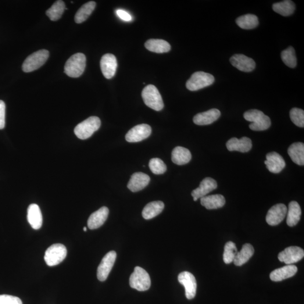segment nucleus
Here are the masks:
<instances>
[{
    "mask_svg": "<svg viewBox=\"0 0 304 304\" xmlns=\"http://www.w3.org/2000/svg\"><path fill=\"white\" fill-rule=\"evenodd\" d=\"M245 119L252 123L249 125L250 129L260 131L268 129L271 126L270 118L261 110L251 109L243 114Z\"/></svg>",
    "mask_w": 304,
    "mask_h": 304,
    "instance_id": "f257e3e1",
    "label": "nucleus"
},
{
    "mask_svg": "<svg viewBox=\"0 0 304 304\" xmlns=\"http://www.w3.org/2000/svg\"><path fill=\"white\" fill-rule=\"evenodd\" d=\"M86 61L87 58L84 54H75L67 61L64 66V72L70 77H79L85 71Z\"/></svg>",
    "mask_w": 304,
    "mask_h": 304,
    "instance_id": "f03ea898",
    "label": "nucleus"
},
{
    "mask_svg": "<svg viewBox=\"0 0 304 304\" xmlns=\"http://www.w3.org/2000/svg\"><path fill=\"white\" fill-rule=\"evenodd\" d=\"M101 121L99 118L92 116L78 124L74 132L77 137L85 140L91 137L93 134L101 127Z\"/></svg>",
    "mask_w": 304,
    "mask_h": 304,
    "instance_id": "7ed1b4c3",
    "label": "nucleus"
},
{
    "mask_svg": "<svg viewBox=\"0 0 304 304\" xmlns=\"http://www.w3.org/2000/svg\"><path fill=\"white\" fill-rule=\"evenodd\" d=\"M142 98L146 106L156 111L161 110L164 104L161 95L157 88L153 85H149L143 89Z\"/></svg>",
    "mask_w": 304,
    "mask_h": 304,
    "instance_id": "20e7f679",
    "label": "nucleus"
},
{
    "mask_svg": "<svg viewBox=\"0 0 304 304\" xmlns=\"http://www.w3.org/2000/svg\"><path fill=\"white\" fill-rule=\"evenodd\" d=\"M130 287L139 291L148 290L151 285L149 274L142 268L136 267L129 280Z\"/></svg>",
    "mask_w": 304,
    "mask_h": 304,
    "instance_id": "39448f33",
    "label": "nucleus"
},
{
    "mask_svg": "<svg viewBox=\"0 0 304 304\" xmlns=\"http://www.w3.org/2000/svg\"><path fill=\"white\" fill-rule=\"evenodd\" d=\"M215 78L212 74L204 72H197L192 75L186 84L189 90L195 91L213 84Z\"/></svg>",
    "mask_w": 304,
    "mask_h": 304,
    "instance_id": "423d86ee",
    "label": "nucleus"
},
{
    "mask_svg": "<svg viewBox=\"0 0 304 304\" xmlns=\"http://www.w3.org/2000/svg\"><path fill=\"white\" fill-rule=\"evenodd\" d=\"M49 56V52L45 49L32 54L24 60L22 66L23 71L27 73L38 69L44 65Z\"/></svg>",
    "mask_w": 304,
    "mask_h": 304,
    "instance_id": "0eeeda50",
    "label": "nucleus"
},
{
    "mask_svg": "<svg viewBox=\"0 0 304 304\" xmlns=\"http://www.w3.org/2000/svg\"><path fill=\"white\" fill-rule=\"evenodd\" d=\"M67 251L65 246L60 243L54 244L46 250L44 259L50 267L57 266L65 259Z\"/></svg>",
    "mask_w": 304,
    "mask_h": 304,
    "instance_id": "6e6552de",
    "label": "nucleus"
},
{
    "mask_svg": "<svg viewBox=\"0 0 304 304\" xmlns=\"http://www.w3.org/2000/svg\"><path fill=\"white\" fill-rule=\"evenodd\" d=\"M304 256V250L298 246H291L285 249L278 254V259L286 265H292L302 260Z\"/></svg>",
    "mask_w": 304,
    "mask_h": 304,
    "instance_id": "1a4fd4ad",
    "label": "nucleus"
},
{
    "mask_svg": "<svg viewBox=\"0 0 304 304\" xmlns=\"http://www.w3.org/2000/svg\"><path fill=\"white\" fill-rule=\"evenodd\" d=\"M116 257L117 253L114 251L107 253L103 257L97 270V277L100 281H105L108 278L116 262Z\"/></svg>",
    "mask_w": 304,
    "mask_h": 304,
    "instance_id": "9d476101",
    "label": "nucleus"
},
{
    "mask_svg": "<svg viewBox=\"0 0 304 304\" xmlns=\"http://www.w3.org/2000/svg\"><path fill=\"white\" fill-rule=\"evenodd\" d=\"M152 128L147 124H141L132 127L126 135V140L130 143L141 142L151 134Z\"/></svg>",
    "mask_w": 304,
    "mask_h": 304,
    "instance_id": "9b49d317",
    "label": "nucleus"
},
{
    "mask_svg": "<svg viewBox=\"0 0 304 304\" xmlns=\"http://www.w3.org/2000/svg\"><path fill=\"white\" fill-rule=\"evenodd\" d=\"M178 281L184 286L186 298L189 300L194 298L197 287L194 275L188 271H183L179 274Z\"/></svg>",
    "mask_w": 304,
    "mask_h": 304,
    "instance_id": "f8f14e48",
    "label": "nucleus"
},
{
    "mask_svg": "<svg viewBox=\"0 0 304 304\" xmlns=\"http://www.w3.org/2000/svg\"><path fill=\"white\" fill-rule=\"evenodd\" d=\"M287 207L284 204L278 203L273 206L268 211L266 221L271 226H275L283 221L287 215Z\"/></svg>",
    "mask_w": 304,
    "mask_h": 304,
    "instance_id": "ddd939ff",
    "label": "nucleus"
},
{
    "mask_svg": "<svg viewBox=\"0 0 304 304\" xmlns=\"http://www.w3.org/2000/svg\"><path fill=\"white\" fill-rule=\"evenodd\" d=\"M266 158L264 163L270 173L278 174L284 169L286 162L280 154L275 152H270L267 154Z\"/></svg>",
    "mask_w": 304,
    "mask_h": 304,
    "instance_id": "4468645a",
    "label": "nucleus"
},
{
    "mask_svg": "<svg viewBox=\"0 0 304 304\" xmlns=\"http://www.w3.org/2000/svg\"><path fill=\"white\" fill-rule=\"evenodd\" d=\"M102 73L107 79H110L115 74L117 68L116 56L112 54L104 55L101 60Z\"/></svg>",
    "mask_w": 304,
    "mask_h": 304,
    "instance_id": "2eb2a0df",
    "label": "nucleus"
},
{
    "mask_svg": "<svg viewBox=\"0 0 304 304\" xmlns=\"http://www.w3.org/2000/svg\"><path fill=\"white\" fill-rule=\"evenodd\" d=\"M230 62L236 69L245 72H250L255 70L256 67L255 61L243 54H235L232 56Z\"/></svg>",
    "mask_w": 304,
    "mask_h": 304,
    "instance_id": "dca6fc26",
    "label": "nucleus"
},
{
    "mask_svg": "<svg viewBox=\"0 0 304 304\" xmlns=\"http://www.w3.org/2000/svg\"><path fill=\"white\" fill-rule=\"evenodd\" d=\"M217 187V182L212 178H206L201 182L199 187L193 190L192 196L194 201L206 196Z\"/></svg>",
    "mask_w": 304,
    "mask_h": 304,
    "instance_id": "f3484780",
    "label": "nucleus"
},
{
    "mask_svg": "<svg viewBox=\"0 0 304 304\" xmlns=\"http://www.w3.org/2000/svg\"><path fill=\"white\" fill-rule=\"evenodd\" d=\"M226 145L228 151L246 153L251 149L252 144L251 139L248 137H243L240 139L232 138L227 142Z\"/></svg>",
    "mask_w": 304,
    "mask_h": 304,
    "instance_id": "a211bd4d",
    "label": "nucleus"
},
{
    "mask_svg": "<svg viewBox=\"0 0 304 304\" xmlns=\"http://www.w3.org/2000/svg\"><path fill=\"white\" fill-rule=\"evenodd\" d=\"M150 180L151 179L148 175L136 173L132 175L128 182L127 188L132 192L141 191L149 184Z\"/></svg>",
    "mask_w": 304,
    "mask_h": 304,
    "instance_id": "6ab92c4d",
    "label": "nucleus"
},
{
    "mask_svg": "<svg viewBox=\"0 0 304 304\" xmlns=\"http://www.w3.org/2000/svg\"><path fill=\"white\" fill-rule=\"evenodd\" d=\"M108 214L109 209L107 207H101L89 217L88 221V228L93 230L101 227L106 222Z\"/></svg>",
    "mask_w": 304,
    "mask_h": 304,
    "instance_id": "aec40b11",
    "label": "nucleus"
},
{
    "mask_svg": "<svg viewBox=\"0 0 304 304\" xmlns=\"http://www.w3.org/2000/svg\"><path fill=\"white\" fill-rule=\"evenodd\" d=\"M221 116L220 110L217 109H212L207 111L196 114L193 118V123L199 126L208 125L213 124L219 119Z\"/></svg>",
    "mask_w": 304,
    "mask_h": 304,
    "instance_id": "412c9836",
    "label": "nucleus"
},
{
    "mask_svg": "<svg viewBox=\"0 0 304 304\" xmlns=\"http://www.w3.org/2000/svg\"><path fill=\"white\" fill-rule=\"evenodd\" d=\"M298 272V268L294 265H287L275 269L270 274V278L274 282H280L293 276Z\"/></svg>",
    "mask_w": 304,
    "mask_h": 304,
    "instance_id": "4be33fe9",
    "label": "nucleus"
},
{
    "mask_svg": "<svg viewBox=\"0 0 304 304\" xmlns=\"http://www.w3.org/2000/svg\"><path fill=\"white\" fill-rule=\"evenodd\" d=\"M27 220L34 230H39L42 225V215L40 207L36 204H31L27 210Z\"/></svg>",
    "mask_w": 304,
    "mask_h": 304,
    "instance_id": "5701e85b",
    "label": "nucleus"
},
{
    "mask_svg": "<svg viewBox=\"0 0 304 304\" xmlns=\"http://www.w3.org/2000/svg\"><path fill=\"white\" fill-rule=\"evenodd\" d=\"M192 159V155L189 150L182 146L175 147L171 154L172 161L178 165L187 164Z\"/></svg>",
    "mask_w": 304,
    "mask_h": 304,
    "instance_id": "b1692460",
    "label": "nucleus"
},
{
    "mask_svg": "<svg viewBox=\"0 0 304 304\" xmlns=\"http://www.w3.org/2000/svg\"><path fill=\"white\" fill-rule=\"evenodd\" d=\"M288 154L293 162L298 165L304 164V144L301 142L293 143L288 149Z\"/></svg>",
    "mask_w": 304,
    "mask_h": 304,
    "instance_id": "393cba45",
    "label": "nucleus"
},
{
    "mask_svg": "<svg viewBox=\"0 0 304 304\" xmlns=\"http://www.w3.org/2000/svg\"><path fill=\"white\" fill-rule=\"evenodd\" d=\"M201 203L207 210L217 209L225 205V199L221 195L207 196L201 198Z\"/></svg>",
    "mask_w": 304,
    "mask_h": 304,
    "instance_id": "a878e982",
    "label": "nucleus"
},
{
    "mask_svg": "<svg viewBox=\"0 0 304 304\" xmlns=\"http://www.w3.org/2000/svg\"><path fill=\"white\" fill-rule=\"evenodd\" d=\"M164 205L162 201H153L146 205L142 212V216L145 220H149L158 216L162 212Z\"/></svg>",
    "mask_w": 304,
    "mask_h": 304,
    "instance_id": "bb28decb",
    "label": "nucleus"
},
{
    "mask_svg": "<svg viewBox=\"0 0 304 304\" xmlns=\"http://www.w3.org/2000/svg\"><path fill=\"white\" fill-rule=\"evenodd\" d=\"M145 47L149 51L156 53H167L171 50L169 43L161 39H150L145 43Z\"/></svg>",
    "mask_w": 304,
    "mask_h": 304,
    "instance_id": "cd10ccee",
    "label": "nucleus"
},
{
    "mask_svg": "<svg viewBox=\"0 0 304 304\" xmlns=\"http://www.w3.org/2000/svg\"><path fill=\"white\" fill-rule=\"evenodd\" d=\"M287 224L289 227H294L301 218L302 209L299 204L296 201H291L289 203L287 210Z\"/></svg>",
    "mask_w": 304,
    "mask_h": 304,
    "instance_id": "c85d7f7f",
    "label": "nucleus"
},
{
    "mask_svg": "<svg viewBox=\"0 0 304 304\" xmlns=\"http://www.w3.org/2000/svg\"><path fill=\"white\" fill-rule=\"evenodd\" d=\"M253 246L250 243H246L242 246L240 251L236 254L233 262L236 266H242L246 264L253 256L254 253Z\"/></svg>",
    "mask_w": 304,
    "mask_h": 304,
    "instance_id": "c756f323",
    "label": "nucleus"
},
{
    "mask_svg": "<svg viewBox=\"0 0 304 304\" xmlns=\"http://www.w3.org/2000/svg\"><path fill=\"white\" fill-rule=\"evenodd\" d=\"M273 9L275 13L284 17L292 15L295 10V5L294 2L290 0L274 3Z\"/></svg>",
    "mask_w": 304,
    "mask_h": 304,
    "instance_id": "7c9ffc66",
    "label": "nucleus"
},
{
    "mask_svg": "<svg viewBox=\"0 0 304 304\" xmlns=\"http://www.w3.org/2000/svg\"><path fill=\"white\" fill-rule=\"evenodd\" d=\"M238 26L244 30H252L259 25L258 18L253 14H246L236 19Z\"/></svg>",
    "mask_w": 304,
    "mask_h": 304,
    "instance_id": "2f4dec72",
    "label": "nucleus"
},
{
    "mask_svg": "<svg viewBox=\"0 0 304 304\" xmlns=\"http://www.w3.org/2000/svg\"><path fill=\"white\" fill-rule=\"evenodd\" d=\"M95 6L96 3L94 1L88 2L82 5L75 15L74 20L76 23H81L87 20L95 9Z\"/></svg>",
    "mask_w": 304,
    "mask_h": 304,
    "instance_id": "473e14b6",
    "label": "nucleus"
},
{
    "mask_svg": "<svg viewBox=\"0 0 304 304\" xmlns=\"http://www.w3.org/2000/svg\"><path fill=\"white\" fill-rule=\"evenodd\" d=\"M65 9V3L64 1L59 0L54 3L51 8L46 11V14L50 19L52 21H56L62 17Z\"/></svg>",
    "mask_w": 304,
    "mask_h": 304,
    "instance_id": "72a5a7b5",
    "label": "nucleus"
},
{
    "mask_svg": "<svg viewBox=\"0 0 304 304\" xmlns=\"http://www.w3.org/2000/svg\"><path fill=\"white\" fill-rule=\"evenodd\" d=\"M281 58L286 66L294 69L297 65V58L295 49L289 46L281 53Z\"/></svg>",
    "mask_w": 304,
    "mask_h": 304,
    "instance_id": "f704fd0d",
    "label": "nucleus"
},
{
    "mask_svg": "<svg viewBox=\"0 0 304 304\" xmlns=\"http://www.w3.org/2000/svg\"><path fill=\"white\" fill-rule=\"evenodd\" d=\"M237 252V247H236L235 243L231 241L228 242L224 247V262L227 264L233 262Z\"/></svg>",
    "mask_w": 304,
    "mask_h": 304,
    "instance_id": "c9c22d12",
    "label": "nucleus"
},
{
    "mask_svg": "<svg viewBox=\"0 0 304 304\" xmlns=\"http://www.w3.org/2000/svg\"><path fill=\"white\" fill-rule=\"evenodd\" d=\"M149 167L152 172L156 175L163 174L167 170L165 163L162 160L158 158H154L150 160Z\"/></svg>",
    "mask_w": 304,
    "mask_h": 304,
    "instance_id": "e433bc0d",
    "label": "nucleus"
},
{
    "mask_svg": "<svg viewBox=\"0 0 304 304\" xmlns=\"http://www.w3.org/2000/svg\"><path fill=\"white\" fill-rule=\"evenodd\" d=\"M289 116L293 123L299 127H304V111L303 109L294 108L290 110Z\"/></svg>",
    "mask_w": 304,
    "mask_h": 304,
    "instance_id": "4c0bfd02",
    "label": "nucleus"
},
{
    "mask_svg": "<svg viewBox=\"0 0 304 304\" xmlns=\"http://www.w3.org/2000/svg\"><path fill=\"white\" fill-rule=\"evenodd\" d=\"M0 304H23L18 297L9 295H0Z\"/></svg>",
    "mask_w": 304,
    "mask_h": 304,
    "instance_id": "58836bf2",
    "label": "nucleus"
},
{
    "mask_svg": "<svg viewBox=\"0 0 304 304\" xmlns=\"http://www.w3.org/2000/svg\"><path fill=\"white\" fill-rule=\"evenodd\" d=\"M5 104L2 101H0V130L3 129L5 126Z\"/></svg>",
    "mask_w": 304,
    "mask_h": 304,
    "instance_id": "ea45409f",
    "label": "nucleus"
},
{
    "mask_svg": "<svg viewBox=\"0 0 304 304\" xmlns=\"http://www.w3.org/2000/svg\"><path fill=\"white\" fill-rule=\"evenodd\" d=\"M117 16H119L121 19L125 21H131L132 19L131 16L127 12L123 10H117Z\"/></svg>",
    "mask_w": 304,
    "mask_h": 304,
    "instance_id": "a19ab883",
    "label": "nucleus"
},
{
    "mask_svg": "<svg viewBox=\"0 0 304 304\" xmlns=\"http://www.w3.org/2000/svg\"><path fill=\"white\" fill-rule=\"evenodd\" d=\"M84 232H87V227H84Z\"/></svg>",
    "mask_w": 304,
    "mask_h": 304,
    "instance_id": "79ce46f5",
    "label": "nucleus"
}]
</instances>
